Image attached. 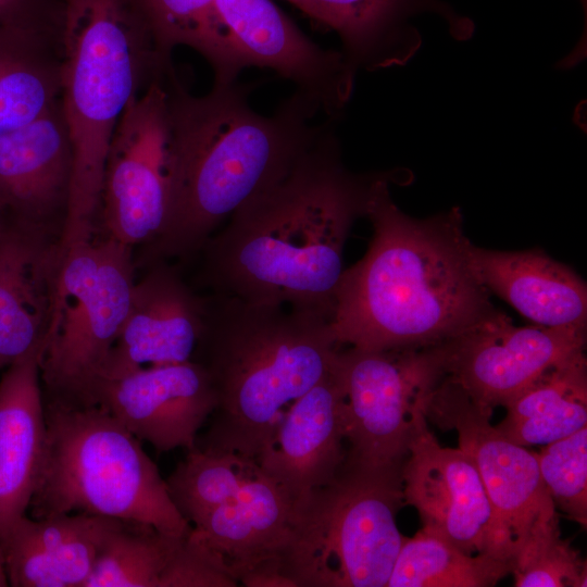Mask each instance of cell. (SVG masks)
<instances>
[{
    "label": "cell",
    "mask_w": 587,
    "mask_h": 587,
    "mask_svg": "<svg viewBox=\"0 0 587 587\" xmlns=\"http://www.w3.org/2000/svg\"><path fill=\"white\" fill-rule=\"evenodd\" d=\"M384 174L348 171L328 124L280 180L207 241L204 285L212 294L314 311L330 321L346 240Z\"/></svg>",
    "instance_id": "obj_1"
},
{
    "label": "cell",
    "mask_w": 587,
    "mask_h": 587,
    "mask_svg": "<svg viewBox=\"0 0 587 587\" xmlns=\"http://www.w3.org/2000/svg\"><path fill=\"white\" fill-rule=\"evenodd\" d=\"M397 179L386 172L374 183L365 212L371 242L338 283L330 326L341 347L430 346L498 310L471 267L460 209L412 217L390 196Z\"/></svg>",
    "instance_id": "obj_2"
},
{
    "label": "cell",
    "mask_w": 587,
    "mask_h": 587,
    "mask_svg": "<svg viewBox=\"0 0 587 587\" xmlns=\"http://www.w3.org/2000/svg\"><path fill=\"white\" fill-rule=\"evenodd\" d=\"M172 74L165 80L168 200L163 226L145 248L151 264L202 250L224 220L280 180L329 124H312L320 111L297 91L262 115L236 82L196 97Z\"/></svg>",
    "instance_id": "obj_3"
},
{
    "label": "cell",
    "mask_w": 587,
    "mask_h": 587,
    "mask_svg": "<svg viewBox=\"0 0 587 587\" xmlns=\"http://www.w3.org/2000/svg\"><path fill=\"white\" fill-rule=\"evenodd\" d=\"M192 360L215 392L199 449L257 459L288 409L332 369L341 348L326 316L286 305L212 294Z\"/></svg>",
    "instance_id": "obj_4"
},
{
    "label": "cell",
    "mask_w": 587,
    "mask_h": 587,
    "mask_svg": "<svg viewBox=\"0 0 587 587\" xmlns=\"http://www.w3.org/2000/svg\"><path fill=\"white\" fill-rule=\"evenodd\" d=\"M61 104L73 171L59 248L92 237L107 151L143 71L161 67L134 0H63L59 32Z\"/></svg>",
    "instance_id": "obj_5"
},
{
    "label": "cell",
    "mask_w": 587,
    "mask_h": 587,
    "mask_svg": "<svg viewBox=\"0 0 587 587\" xmlns=\"http://www.w3.org/2000/svg\"><path fill=\"white\" fill-rule=\"evenodd\" d=\"M45 409L46 446L30 517L86 513L177 536L191 532L140 440L108 410Z\"/></svg>",
    "instance_id": "obj_6"
},
{
    "label": "cell",
    "mask_w": 587,
    "mask_h": 587,
    "mask_svg": "<svg viewBox=\"0 0 587 587\" xmlns=\"http://www.w3.org/2000/svg\"><path fill=\"white\" fill-rule=\"evenodd\" d=\"M400 477L340 469L294 502L278 563L296 587H386L404 536Z\"/></svg>",
    "instance_id": "obj_7"
},
{
    "label": "cell",
    "mask_w": 587,
    "mask_h": 587,
    "mask_svg": "<svg viewBox=\"0 0 587 587\" xmlns=\"http://www.w3.org/2000/svg\"><path fill=\"white\" fill-rule=\"evenodd\" d=\"M134 271L132 247L108 236L58 249L40 362L46 407L98 405L105 362L128 311Z\"/></svg>",
    "instance_id": "obj_8"
},
{
    "label": "cell",
    "mask_w": 587,
    "mask_h": 587,
    "mask_svg": "<svg viewBox=\"0 0 587 587\" xmlns=\"http://www.w3.org/2000/svg\"><path fill=\"white\" fill-rule=\"evenodd\" d=\"M335 366L348 444L341 469L401 478L410 442L427 421L429 395L445 376L440 342L385 351L341 347Z\"/></svg>",
    "instance_id": "obj_9"
},
{
    "label": "cell",
    "mask_w": 587,
    "mask_h": 587,
    "mask_svg": "<svg viewBox=\"0 0 587 587\" xmlns=\"http://www.w3.org/2000/svg\"><path fill=\"white\" fill-rule=\"evenodd\" d=\"M425 416L457 432L459 448L473 460L491 505V555L511 562L535 527L558 517L534 451L505 438L491 425V414L446 376L430 392Z\"/></svg>",
    "instance_id": "obj_10"
},
{
    "label": "cell",
    "mask_w": 587,
    "mask_h": 587,
    "mask_svg": "<svg viewBox=\"0 0 587 587\" xmlns=\"http://www.w3.org/2000/svg\"><path fill=\"white\" fill-rule=\"evenodd\" d=\"M168 95L154 77L133 97L107 151L99 211L107 236L134 247L160 233L167 210Z\"/></svg>",
    "instance_id": "obj_11"
},
{
    "label": "cell",
    "mask_w": 587,
    "mask_h": 587,
    "mask_svg": "<svg viewBox=\"0 0 587 587\" xmlns=\"http://www.w3.org/2000/svg\"><path fill=\"white\" fill-rule=\"evenodd\" d=\"M585 347L584 327L515 326L500 310L440 342L445 376L491 415Z\"/></svg>",
    "instance_id": "obj_12"
},
{
    "label": "cell",
    "mask_w": 587,
    "mask_h": 587,
    "mask_svg": "<svg viewBox=\"0 0 587 587\" xmlns=\"http://www.w3.org/2000/svg\"><path fill=\"white\" fill-rule=\"evenodd\" d=\"M215 8L243 68H270L327 117L339 116L357 72L341 51L314 43L272 0H215Z\"/></svg>",
    "instance_id": "obj_13"
},
{
    "label": "cell",
    "mask_w": 587,
    "mask_h": 587,
    "mask_svg": "<svg viewBox=\"0 0 587 587\" xmlns=\"http://www.w3.org/2000/svg\"><path fill=\"white\" fill-rule=\"evenodd\" d=\"M401 484L421 529L467 553L491 555L492 510L479 473L461 448L442 447L427 421L410 442Z\"/></svg>",
    "instance_id": "obj_14"
},
{
    "label": "cell",
    "mask_w": 587,
    "mask_h": 587,
    "mask_svg": "<svg viewBox=\"0 0 587 587\" xmlns=\"http://www.w3.org/2000/svg\"><path fill=\"white\" fill-rule=\"evenodd\" d=\"M208 371L190 360L140 367L107 382L98 405L158 452L196 447L197 434L216 408Z\"/></svg>",
    "instance_id": "obj_15"
},
{
    "label": "cell",
    "mask_w": 587,
    "mask_h": 587,
    "mask_svg": "<svg viewBox=\"0 0 587 587\" xmlns=\"http://www.w3.org/2000/svg\"><path fill=\"white\" fill-rule=\"evenodd\" d=\"M203 314V298L193 295L164 261L152 263L135 280L126 317L105 362L101 389L107 382L140 367L192 360Z\"/></svg>",
    "instance_id": "obj_16"
},
{
    "label": "cell",
    "mask_w": 587,
    "mask_h": 587,
    "mask_svg": "<svg viewBox=\"0 0 587 587\" xmlns=\"http://www.w3.org/2000/svg\"><path fill=\"white\" fill-rule=\"evenodd\" d=\"M335 362L288 409L272 444L255 459L294 501L330 484L346 458L342 390Z\"/></svg>",
    "instance_id": "obj_17"
},
{
    "label": "cell",
    "mask_w": 587,
    "mask_h": 587,
    "mask_svg": "<svg viewBox=\"0 0 587 587\" xmlns=\"http://www.w3.org/2000/svg\"><path fill=\"white\" fill-rule=\"evenodd\" d=\"M73 150L61 100L36 120L0 136V200L15 223L48 228L66 213Z\"/></svg>",
    "instance_id": "obj_18"
},
{
    "label": "cell",
    "mask_w": 587,
    "mask_h": 587,
    "mask_svg": "<svg viewBox=\"0 0 587 587\" xmlns=\"http://www.w3.org/2000/svg\"><path fill=\"white\" fill-rule=\"evenodd\" d=\"M43 349L14 361L0 379V542L27 515L39 479L47 437Z\"/></svg>",
    "instance_id": "obj_19"
},
{
    "label": "cell",
    "mask_w": 587,
    "mask_h": 587,
    "mask_svg": "<svg viewBox=\"0 0 587 587\" xmlns=\"http://www.w3.org/2000/svg\"><path fill=\"white\" fill-rule=\"evenodd\" d=\"M118 521L86 513L25 515L0 542L9 586L85 587Z\"/></svg>",
    "instance_id": "obj_20"
},
{
    "label": "cell",
    "mask_w": 587,
    "mask_h": 587,
    "mask_svg": "<svg viewBox=\"0 0 587 587\" xmlns=\"http://www.w3.org/2000/svg\"><path fill=\"white\" fill-rule=\"evenodd\" d=\"M47 230L14 222L0 240V370L46 342L58 266Z\"/></svg>",
    "instance_id": "obj_21"
},
{
    "label": "cell",
    "mask_w": 587,
    "mask_h": 587,
    "mask_svg": "<svg viewBox=\"0 0 587 587\" xmlns=\"http://www.w3.org/2000/svg\"><path fill=\"white\" fill-rule=\"evenodd\" d=\"M471 267L495 294L533 324L587 327V285L541 249L499 251L469 246Z\"/></svg>",
    "instance_id": "obj_22"
},
{
    "label": "cell",
    "mask_w": 587,
    "mask_h": 587,
    "mask_svg": "<svg viewBox=\"0 0 587 587\" xmlns=\"http://www.w3.org/2000/svg\"><path fill=\"white\" fill-rule=\"evenodd\" d=\"M294 502L259 467L237 494L196 522L192 532L239 583L258 565L278 559L289 535Z\"/></svg>",
    "instance_id": "obj_23"
},
{
    "label": "cell",
    "mask_w": 587,
    "mask_h": 587,
    "mask_svg": "<svg viewBox=\"0 0 587 587\" xmlns=\"http://www.w3.org/2000/svg\"><path fill=\"white\" fill-rule=\"evenodd\" d=\"M496 428L512 442L545 446L587 425V361L585 351L546 370L508 401Z\"/></svg>",
    "instance_id": "obj_24"
},
{
    "label": "cell",
    "mask_w": 587,
    "mask_h": 587,
    "mask_svg": "<svg viewBox=\"0 0 587 587\" xmlns=\"http://www.w3.org/2000/svg\"><path fill=\"white\" fill-rule=\"evenodd\" d=\"M411 0H305L303 13L336 32L355 71L402 65L420 39L399 27Z\"/></svg>",
    "instance_id": "obj_25"
},
{
    "label": "cell",
    "mask_w": 587,
    "mask_h": 587,
    "mask_svg": "<svg viewBox=\"0 0 587 587\" xmlns=\"http://www.w3.org/2000/svg\"><path fill=\"white\" fill-rule=\"evenodd\" d=\"M58 35L0 28V136L60 102V58L47 49Z\"/></svg>",
    "instance_id": "obj_26"
},
{
    "label": "cell",
    "mask_w": 587,
    "mask_h": 587,
    "mask_svg": "<svg viewBox=\"0 0 587 587\" xmlns=\"http://www.w3.org/2000/svg\"><path fill=\"white\" fill-rule=\"evenodd\" d=\"M163 68L177 46L199 52L211 65L214 85L236 82L243 70L218 18L215 0H134Z\"/></svg>",
    "instance_id": "obj_27"
},
{
    "label": "cell",
    "mask_w": 587,
    "mask_h": 587,
    "mask_svg": "<svg viewBox=\"0 0 587 587\" xmlns=\"http://www.w3.org/2000/svg\"><path fill=\"white\" fill-rule=\"evenodd\" d=\"M511 574V562L467 553L420 529L404 537L386 587H490Z\"/></svg>",
    "instance_id": "obj_28"
},
{
    "label": "cell",
    "mask_w": 587,
    "mask_h": 587,
    "mask_svg": "<svg viewBox=\"0 0 587 587\" xmlns=\"http://www.w3.org/2000/svg\"><path fill=\"white\" fill-rule=\"evenodd\" d=\"M189 534L172 535L148 524L120 520L107 537L85 587H165Z\"/></svg>",
    "instance_id": "obj_29"
},
{
    "label": "cell",
    "mask_w": 587,
    "mask_h": 587,
    "mask_svg": "<svg viewBox=\"0 0 587 587\" xmlns=\"http://www.w3.org/2000/svg\"><path fill=\"white\" fill-rule=\"evenodd\" d=\"M255 459L234 452H211L197 446L165 479L167 492L192 526L237 494L257 473Z\"/></svg>",
    "instance_id": "obj_30"
},
{
    "label": "cell",
    "mask_w": 587,
    "mask_h": 587,
    "mask_svg": "<svg viewBox=\"0 0 587 587\" xmlns=\"http://www.w3.org/2000/svg\"><path fill=\"white\" fill-rule=\"evenodd\" d=\"M516 587H586L587 564L561 537L559 517L538 525L511 561Z\"/></svg>",
    "instance_id": "obj_31"
},
{
    "label": "cell",
    "mask_w": 587,
    "mask_h": 587,
    "mask_svg": "<svg viewBox=\"0 0 587 587\" xmlns=\"http://www.w3.org/2000/svg\"><path fill=\"white\" fill-rule=\"evenodd\" d=\"M534 453L554 507L586 529L587 426Z\"/></svg>",
    "instance_id": "obj_32"
},
{
    "label": "cell",
    "mask_w": 587,
    "mask_h": 587,
    "mask_svg": "<svg viewBox=\"0 0 587 587\" xmlns=\"http://www.w3.org/2000/svg\"><path fill=\"white\" fill-rule=\"evenodd\" d=\"M62 0H0V28L58 32Z\"/></svg>",
    "instance_id": "obj_33"
},
{
    "label": "cell",
    "mask_w": 587,
    "mask_h": 587,
    "mask_svg": "<svg viewBox=\"0 0 587 587\" xmlns=\"http://www.w3.org/2000/svg\"><path fill=\"white\" fill-rule=\"evenodd\" d=\"M239 583L246 587H296L280 570L278 560L258 565L245 574Z\"/></svg>",
    "instance_id": "obj_34"
},
{
    "label": "cell",
    "mask_w": 587,
    "mask_h": 587,
    "mask_svg": "<svg viewBox=\"0 0 587 587\" xmlns=\"http://www.w3.org/2000/svg\"><path fill=\"white\" fill-rule=\"evenodd\" d=\"M14 224V220L5 207L0 200V240L4 237L11 226Z\"/></svg>",
    "instance_id": "obj_35"
},
{
    "label": "cell",
    "mask_w": 587,
    "mask_h": 587,
    "mask_svg": "<svg viewBox=\"0 0 587 587\" xmlns=\"http://www.w3.org/2000/svg\"><path fill=\"white\" fill-rule=\"evenodd\" d=\"M9 586L5 567H4V561H3V554L2 549L0 545V587Z\"/></svg>",
    "instance_id": "obj_36"
},
{
    "label": "cell",
    "mask_w": 587,
    "mask_h": 587,
    "mask_svg": "<svg viewBox=\"0 0 587 587\" xmlns=\"http://www.w3.org/2000/svg\"><path fill=\"white\" fill-rule=\"evenodd\" d=\"M286 1L290 2L291 4H294L295 7H297L299 10L303 12L304 7H305V0H286Z\"/></svg>",
    "instance_id": "obj_37"
}]
</instances>
